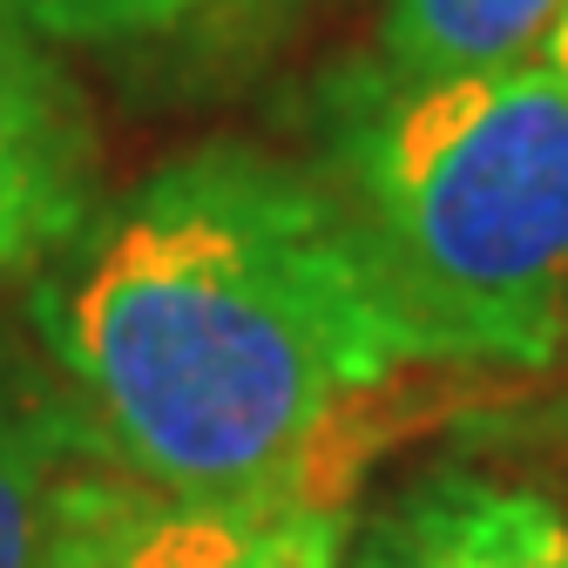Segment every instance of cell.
I'll use <instances>...</instances> for the list:
<instances>
[{"label": "cell", "mask_w": 568, "mask_h": 568, "mask_svg": "<svg viewBox=\"0 0 568 568\" xmlns=\"http://www.w3.org/2000/svg\"><path fill=\"white\" fill-rule=\"evenodd\" d=\"M440 366H541L568 338V75L548 54L332 95V176Z\"/></svg>", "instance_id": "cell-2"}, {"label": "cell", "mask_w": 568, "mask_h": 568, "mask_svg": "<svg viewBox=\"0 0 568 568\" xmlns=\"http://www.w3.org/2000/svg\"><path fill=\"white\" fill-rule=\"evenodd\" d=\"M8 8L41 41H122L196 14L203 0H8Z\"/></svg>", "instance_id": "cell-8"}, {"label": "cell", "mask_w": 568, "mask_h": 568, "mask_svg": "<svg viewBox=\"0 0 568 568\" xmlns=\"http://www.w3.org/2000/svg\"><path fill=\"white\" fill-rule=\"evenodd\" d=\"M359 568H568V487L447 467L366 535Z\"/></svg>", "instance_id": "cell-5"}, {"label": "cell", "mask_w": 568, "mask_h": 568, "mask_svg": "<svg viewBox=\"0 0 568 568\" xmlns=\"http://www.w3.org/2000/svg\"><path fill=\"white\" fill-rule=\"evenodd\" d=\"M129 487L95 434L75 447L54 426L0 419V568H82Z\"/></svg>", "instance_id": "cell-6"}, {"label": "cell", "mask_w": 568, "mask_h": 568, "mask_svg": "<svg viewBox=\"0 0 568 568\" xmlns=\"http://www.w3.org/2000/svg\"><path fill=\"white\" fill-rule=\"evenodd\" d=\"M82 568H352L345 501L129 487Z\"/></svg>", "instance_id": "cell-4"}, {"label": "cell", "mask_w": 568, "mask_h": 568, "mask_svg": "<svg viewBox=\"0 0 568 568\" xmlns=\"http://www.w3.org/2000/svg\"><path fill=\"white\" fill-rule=\"evenodd\" d=\"M89 115L41 34L0 0V284L89 231Z\"/></svg>", "instance_id": "cell-3"}, {"label": "cell", "mask_w": 568, "mask_h": 568, "mask_svg": "<svg viewBox=\"0 0 568 568\" xmlns=\"http://www.w3.org/2000/svg\"><path fill=\"white\" fill-rule=\"evenodd\" d=\"M568 0H393L379 28L386 75H467L548 54Z\"/></svg>", "instance_id": "cell-7"}, {"label": "cell", "mask_w": 568, "mask_h": 568, "mask_svg": "<svg viewBox=\"0 0 568 568\" xmlns=\"http://www.w3.org/2000/svg\"><path fill=\"white\" fill-rule=\"evenodd\" d=\"M548 61L568 75V8H561V21H555V34H548Z\"/></svg>", "instance_id": "cell-9"}, {"label": "cell", "mask_w": 568, "mask_h": 568, "mask_svg": "<svg viewBox=\"0 0 568 568\" xmlns=\"http://www.w3.org/2000/svg\"><path fill=\"white\" fill-rule=\"evenodd\" d=\"M95 447L156 494L338 501L434 359L325 176L196 150L95 217L41 298Z\"/></svg>", "instance_id": "cell-1"}]
</instances>
